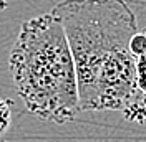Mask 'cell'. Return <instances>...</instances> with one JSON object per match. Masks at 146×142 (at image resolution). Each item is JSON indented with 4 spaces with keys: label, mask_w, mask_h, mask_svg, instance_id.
<instances>
[{
    "label": "cell",
    "mask_w": 146,
    "mask_h": 142,
    "mask_svg": "<svg viewBox=\"0 0 146 142\" xmlns=\"http://www.w3.org/2000/svg\"><path fill=\"white\" fill-rule=\"evenodd\" d=\"M129 50L135 56H139L146 51V33L145 32H138L133 35L131 41H129Z\"/></svg>",
    "instance_id": "5b68a950"
},
{
    "label": "cell",
    "mask_w": 146,
    "mask_h": 142,
    "mask_svg": "<svg viewBox=\"0 0 146 142\" xmlns=\"http://www.w3.org/2000/svg\"><path fill=\"white\" fill-rule=\"evenodd\" d=\"M146 33V28L143 30ZM138 88H139V101L133 109L123 114V117L129 122L146 124V51L138 56Z\"/></svg>",
    "instance_id": "3957f363"
},
{
    "label": "cell",
    "mask_w": 146,
    "mask_h": 142,
    "mask_svg": "<svg viewBox=\"0 0 146 142\" xmlns=\"http://www.w3.org/2000/svg\"><path fill=\"white\" fill-rule=\"evenodd\" d=\"M0 142H5V141H3V139H2V135H0Z\"/></svg>",
    "instance_id": "8992f818"
},
{
    "label": "cell",
    "mask_w": 146,
    "mask_h": 142,
    "mask_svg": "<svg viewBox=\"0 0 146 142\" xmlns=\"http://www.w3.org/2000/svg\"><path fill=\"white\" fill-rule=\"evenodd\" d=\"M12 106H13L12 101L0 98V135L7 132L12 124Z\"/></svg>",
    "instance_id": "277c9868"
},
{
    "label": "cell",
    "mask_w": 146,
    "mask_h": 142,
    "mask_svg": "<svg viewBox=\"0 0 146 142\" xmlns=\"http://www.w3.org/2000/svg\"><path fill=\"white\" fill-rule=\"evenodd\" d=\"M52 13L62 22L72 48L80 109L95 111L100 73L110 61L131 51L136 17L123 0H63Z\"/></svg>",
    "instance_id": "7a4b0ae2"
},
{
    "label": "cell",
    "mask_w": 146,
    "mask_h": 142,
    "mask_svg": "<svg viewBox=\"0 0 146 142\" xmlns=\"http://www.w3.org/2000/svg\"><path fill=\"white\" fill-rule=\"evenodd\" d=\"M9 68L28 112L55 124L70 122L82 112L72 48L52 12L20 25Z\"/></svg>",
    "instance_id": "6da1fadb"
}]
</instances>
